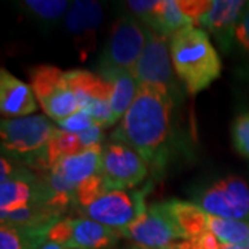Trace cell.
<instances>
[{
	"instance_id": "1",
	"label": "cell",
	"mask_w": 249,
	"mask_h": 249,
	"mask_svg": "<svg viewBox=\"0 0 249 249\" xmlns=\"http://www.w3.org/2000/svg\"><path fill=\"white\" fill-rule=\"evenodd\" d=\"M172 108L173 97L168 90L142 85L111 140L132 147L154 173H160L169 157Z\"/></svg>"
},
{
	"instance_id": "2",
	"label": "cell",
	"mask_w": 249,
	"mask_h": 249,
	"mask_svg": "<svg viewBox=\"0 0 249 249\" xmlns=\"http://www.w3.org/2000/svg\"><path fill=\"white\" fill-rule=\"evenodd\" d=\"M175 73L190 94L208 89L222 73V60L204 29L187 27L169 39Z\"/></svg>"
},
{
	"instance_id": "3",
	"label": "cell",
	"mask_w": 249,
	"mask_h": 249,
	"mask_svg": "<svg viewBox=\"0 0 249 249\" xmlns=\"http://www.w3.org/2000/svg\"><path fill=\"white\" fill-rule=\"evenodd\" d=\"M57 127L45 115L1 119V152L18 163H25L35 154L45 150Z\"/></svg>"
},
{
	"instance_id": "4",
	"label": "cell",
	"mask_w": 249,
	"mask_h": 249,
	"mask_svg": "<svg viewBox=\"0 0 249 249\" xmlns=\"http://www.w3.org/2000/svg\"><path fill=\"white\" fill-rule=\"evenodd\" d=\"M147 211L145 190H107L91 204L78 209L94 222L122 231Z\"/></svg>"
},
{
	"instance_id": "5",
	"label": "cell",
	"mask_w": 249,
	"mask_h": 249,
	"mask_svg": "<svg viewBox=\"0 0 249 249\" xmlns=\"http://www.w3.org/2000/svg\"><path fill=\"white\" fill-rule=\"evenodd\" d=\"M31 88L46 115L55 122L79 111V103L65 72L54 65H36L29 71Z\"/></svg>"
},
{
	"instance_id": "6",
	"label": "cell",
	"mask_w": 249,
	"mask_h": 249,
	"mask_svg": "<svg viewBox=\"0 0 249 249\" xmlns=\"http://www.w3.org/2000/svg\"><path fill=\"white\" fill-rule=\"evenodd\" d=\"M148 28L132 16L119 18L111 29L98 70L132 71L147 43Z\"/></svg>"
},
{
	"instance_id": "7",
	"label": "cell",
	"mask_w": 249,
	"mask_h": 249,
	"mask_svg": "<svg viewBox=\"0 0 249 249\" xmlns=\"http://www.w3.org/2000/svg\"><path fill=\"white\" fill-rule=\"evenodd\" d=\"M148 175V165L139 152L121 142L103 145L101 176L107 190H130Z\"/></svg>"
},
{
	"instance_id": "8",
	"label": "cell",
	"mask_w": 249,
	"mask_h": 249,
	"mask_svg": "<svg viewBox=\"0 0 249 249\" xmlns=\"http://www.w3.org/2000/svg\"><path fill=\"white\" fill-rule=\"evenodd\" d=\"M119 232L136 245L150 249H169L178 241L186 240L172 219L166 202L147 206L136 222Z\"/></svg>"
},
{
	"instance_id": "9",
	"label": "cell",
	"mask_w": 249,
	"mask_h": 249,
	"mask_svg": "<svg viewBox=\"0 0 249 249\" xmlns=\"http://www.w3.org/2000/svg\"><path fill=\"white\" fill-rule=\"evenodd\" d=\"M198 205L209 216L249 222V187L240 176H227L206 187Z\"/></svg>"
},
{
	"instance_id": "10",
	"label": "cell",
	"mask_w": 249,
	"mask_h": 249,
	"mask_svg": "<svg viewBox=\"0 0 249 249\" xmlns=\"http://www.w3.org/2000/svg\"><path fill=\"white\" fill-rule=\"evenodd\" d=\"M121 232L89 217L60 219L50 229L47 240L76 249H111L121 238Z\"/></svg>"
},
{
	"instance_id": "11",
	"label": "cell",
	"mask_w": 249,
	"mask_h": 249,
	"mask_svg": "<svg viewBox=\"0 0 249 249\" xmlns=\"http://www.w3.org/2000/svg\"><path fill=\"white\" fill-rule=\"evenodd\" d=\"M68 85L79 103V111L86 112L103 129L115 124L111 111V85L98 73L73 70L67 71Z\"/></svg>"
},
{
	"instance_id": "12",
	"label": "cell",
	"mask_w": 249,
	"mask_h": 249,
	"mask_svg": "<svg viewBox=\"0 0 249 249\" xmlns=\"http://www.w3.org/2000/svg\"><path fill=\"white\" fill-rule=\"evenodd\" d=\"M172 65L173 62L170 57L169 37L158 35L148 29L145 47L132 70L139 85L155 86L168 90L170 96L175 94L178 85Z\"/></svg>"
},
{
	"instance_id": "13",
	"label": "cell",
	"mask_w": 249,
	"mask_h": 249,
	"mask_svg": "<svg viewBox=\"0 0 249 249\" xmlns=\"http://www.w3.org/2000/svg\"><path fill=\"white\" fill-rule=\"evenodd\" d=\"M245 7L247 1L242 0H212L211 9L198 19L196 25L212 34L223 50L227 52L235 40V28Z\"/></svg>"
},
{
	"instance_id": "14",
	"label": "cell",
	"mask_w": 249,
	"mask_h": 249,
	"mask_svg": "<svg viewBox=\"0 0 249 249\" xmlns=\"http://www.w3.org/2000/svg\"><path fill=\"white\" fill-rule=\"evenodd\" d=\"M0 111L4 119L21 118L37 111L32 88L4 68L0 72Z\"/></svg>"
},
{
	"instance_id": "15",
	"label": "cell",
	"mask_w": 249,
	"mask_h": 249,
	"mask_svg": "<svg viewBox=\"0 0 249 249\" xmlns=\"http://www.w3.org/2000/svg\"><path fill=\"white\" fill-rule=\"evenodd\" d=\"M101 152L103 144L91 147L86 151L61 160L53 170L78 191L82 184L101 175Z\"/></svg>"
},
{
	"instance_id": "16",
	"label": "cell",
	"mask_w": 249,
	"mask_h": 249,
	"mask_svg": "<svg viewBox=\"0 0 249 249\" xmlns=\"http://www.w3.org/2000/svg\"><path fill=\"white\" fill-rule=\"evenodd\" d=\"M103 21V7L97 1H73L70 11L65 16V27L82 40L80 49L86 52L88 42H93L96 31Z\"/></svg>"
},
{
	"instance_id": "17",
	"label": "cell",
	"mask_w": 249,
	"mask_h": 249,
	"mask_svg": "<svg viewBox=\"0 0 249 249\" xmlns=\"http://www.w3.org/2000/svg\"><path fill=\"white\" fill-rule=\"evenodd\" d=\"M98 75L111 85V111L114 121H121L133 104L140 85L132 71L126 70H98Z\"/></svg>"
},
{
	"instance_id": "18",
	"label": "cell",
	"mask_w": 249,
	"mask_h": 249,
	"mask_svg": "<svg viewBox=\"0 0 249 249\" xmlns=\"http://www.w3.org/2000/svg\"><path fill=\"white\" fill-rule=\"evenodd\" d=\"M166 206L172 219L175 220L178 230L186 240H193L208 230L209 214L198 204L180 199H170L166 201Z\"/></svg>"
},
{
	"instance_id": "19",
	"label": "cell",
	"mask_w": 249,
	"mask_h": 249,
	"mask_svg": "<svg viewBox=\"0 0 249 249\" xmlns=\"http://www.w3.org/2000/svg\"><path fill=\"white\" fill-rule=\"evenodd\" d=\"M60 219H62L60 214L40 202H34L14 212H0V220L4 224L47 231H50V229Z\"/></svg>"
},
{
	"instance_id": "20",
	"label": "cell",
	"mask_w": 249,
	"mask_h": 249,
	"mask_svg": "<svg viewBox=\"0 0 249 249\" xmlns=\"http://www.w3.org/2000/svg\"><path fill=\"white\" fill-rule=\"evenodd\" d=\"M193 25L194 22L178 7V0H160V7L147 28L170 39L176 32Z\"/></svg>"
},
{
	"instance_id": "21",
	"label": "cell",
	"mask_w": 249,
	"mask_h": 249,
	"mask_svg": "<svg viewBox=\"0 0 249 249\" xmlns=\"http://www.w3.org/2000/svg\"><path fill=\"white\" fill-rule=\"evenodd\" d=\"M49 231L17 227L1 223L0 249H40L46 244Z\"/></svg>"
},
{
	"instance_id": "22",
	"label": "cell",
	"mask_w": 249,
	"mask_h": 249,
	"mask_svg": "<svg viewBox=\"0 0 249 249\" xmlns=\"http://www.w3.org/2000/svg\"><path fill=\"white\" fill-rule=\"evenodd\" d=\"M208 230L223 245H241L249 240V222L222 217H208Z\"/></svg>"
},
{
	"instance_id": "23",
	"label": "cell",
	"mask_w": 249,
	"mask_h": 249,
	"mask_svg": "<svg viewBox=\"0 0 249 249\" xmlns=\"http://www.w3.org/2000/svg\"><path fill=\"white\" fill-rule=\"evenodd\" d=\"M22 4L32 16L45 21L58 19L70 7V3L64 0H27Z\"/></svg>"
},
{
	"instance_id": "24",
	"label": "cell",
	"mask_w": 249,
	"mask_h": 249,
	"mask_svg": "<svg viewBox=\"0 0 249 249\" xmlns=\"http://www.w3.org/2000/svg\"><path fill=\"white\" fill-rule=\"evenodd\" d=\"M231 139L237 152L249 160V112L240 114L234 119L231 124Z\"/></svg>"
},
{
	"instance_id": "25",
	"label": "cell",
	"mask_w": 249,
	"mask_h": 249,
	"mask_svg": "<svg viewBox=\"0 0 249 249\" xmlns=\"http://www.w3.org/2000/svg\"><path fill=\"white\" fill-rule=\"evenodd\" d=\"M160 0H129L126 1V9L132 13V17H136V19L148 27L160 7Z\"/></svg>"
},
{
	"instance_id": "26",
	"label": "cell",
	"mask_w": 249,
	"mask_h": 249,
	"mask_svg": "<svg viewBox=\"0 0 249 249\" xmlns=\"http://www.w3.org/2000/svg\"><path fill=\"white\" fill-rule=\"evenodd\" d=\"M93 124H96V122L91 119V116L83 111H78L76 114L57 122V127L67 133H80L88 130Z\"/></svg>"
},
{
	"instance_id": "27",
	"label": "cell",
	"mask_w": 249,
	"mask_h": 249,
	"mask_svg": "<svg viewBox=\"0 0 249 249\" xmlns=\"http://www.w3.org/2000/svg\"><path fill=\"white\" fill-rule=\"evenodd\" d=\"M180 10L190 18L196 27L198 19L212 6V0H178Z\"/></svg>"
},
{
	"instance_id": "28",
	"label": "cell",
	"mask_w": 249,
	"mask_h": 249,
	"mask_svg": "<svg viewBox=\"0 0 249 249\" xmlns=\"http://www.w3.org/2000/svg\"><path fill=\"white\" fill-rule=\"evenodd\" d=\"M235 42L245 53L249 54V3H247V7L235 28Z\"/></svg>"
},
{
	"instance_id": "29",
	"label": "cell",
	"mask_w": 249,
	"mask_h": 249,
	"mask_svg": "<svg viewBox=\"0 0 249 249\" xmlns=\"http://www.w3.org/2000/svg\"><path fill=\"white\" fill-rule=\"evenodd\" d=\"M40 249H76V248H70V247H65V245H60V244H55V242H50L47 241L45 245Z\"/></svg>"
},
{
	"instance_id": "30",
	"label": "cell",
	"mask_w": 249,
	"mask_h": 249,
	"mask_svg": "<svg viewBox=\"0 0 249 249\" xmlns=\"http://www.w3.org/2000/svg\"><path fill=\"white\" fill-rule=\"evenodd\" d=\"M220 249H241L240 245H223Z\"/></svg>"
},
{
	"instance_id": "31",
	"label": "cell",
	"mask_w": 249,
	"mask_h": 249,
	"mask_svg": "<svg viewBox=\"0 0 249 249\" xmlns=\"http://www.w3.org/2000/svg\"><path fill=\"white\" fill-rule=\"evenodd\" d=\"M124 249H150V248H144V247H140V245H136V244H133V245H130V247H127V248Z\"/></svg>"
},
{
	"instance_id": "32",
	"label": "cell",
	"mask_w": 249,
	"mask_h": 249,
	"mask_svg": "<svg viewBox=\"0 0 249 249\" xmlns=\"http://www.w3.org/2000/svg\"><path fill=\"white\" fill-rule=\"evenodd\" d=\"M240 247L241 249H249V240H247L245 242H242Z\"/></svg>"
}]
</instances>
